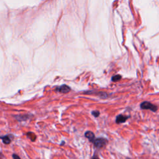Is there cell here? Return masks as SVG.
<instances>
[{"label": "cell", "mask_w": 159, "mask_h": 159, "mask_svg": "<svg viewBox=\"0 0 159 159\" xmlns=\"http://www.w3.org/2000/svg\"><path fill=\"white\" fill-rule=\"evenodd\" d=\"M100 112L98 111H92V114L95 118L98 117L99 115H100Z\"/></svg>", "instance_id": "9"}, {"label": "cell", "mask_w": 159, "mask_h": 159, "mask_svg": "<svg viewBox=\"0 0 159 159\" xmlns=\"http://www.w3.org/2000/svg\"><path fill=\"white\" fill-rule=\"evenodd\" d=\"M140 106L142 110H149L152 112H156L158 110L157 106L148 101H143L140 104Z\"/></svg>", "instance_id": "1"}, {"label": "cell", "mask_w": 159, "mask_h": 159, "mask_svg": "<svg viewBox=\"0 0 159 159\" xmlns=\"http://www.w3.org/2000/svg\"><path fill=\"white\" fill-rule=\"evenodd\" d=\"M56 90L62 93H67L70 91V88L66 85H63L57 87Z\"/></svg>", "instance_id": "3"}, {"label": "cell", "mask_w": 159, "mask_h": 159, "mask_svg": "<svg viewBox=\"0 0 159 159\" xmlns=\"http://www.w3.org/2000/svg\"><path fill=\"white\" fill-rule=\"evenodd\" d=\"M3 157V154L0 152V158H2Z\"/></svg>", "instance_id": "11"}, {"label": "cell", "mask_w": 159, "mask_h": 159, "mask_svg": "<svg viewBox=\"0 0 159 159\" xmlns=\"http://www.w3.org/2000/svg\"><path fill=\"white\" fill-rule=\"evenodd\" d=\"M94 146L98 148H101L104 147L106 145L108 144V140L104 138H98L94 139V141L93 142Z\"/></svg>", "instance_id": "2"}, {"label": "cell", "mask_w": 159, "mask_h": 159, "mask_svg": "<svg viewBox=\"0 0 159 159\" xmlns=\"http://www.w3.org/2000/svg\"><path fill=\"white\" fill-rule=\"evenodd\" d=\"M85 136L92 142H93L94 139H95V136H94L93 132H92V131L86 132L85 134Z\"/></svg>", "instance_id": "5"}, {"label": "cell", "mask_w": 159, "mask_h": 159, "mask_svg": "<svg viewBox=\"0 0 159 159\" xmlns=\"http://www.w3.org/2000/svg\"><path fill=\"white\" fill-rule=\"evenodd\" d=\"M126 159H131V158H127Z\"/></svg>", "instance_id": "13"}, {"label": "cell", "mask_w": 159, "mask_h": 159, "mask_svg": "<svg viewBox=\"0 0 159 159\" xmlns=\"http://www.w3.org/2000/svg\"><path fill=\"white\" fill-rule=\"evenodd\" d=\"M121 77H122V76H121V75H114V76H113L112 77L111 80H112V82H116L119 81V80L121 79Z\"/></svg>", "instance_id": "7"}, {"label": "cell", "mask_w": 159, "mask_h": 159, "mask_svg": "<svg viewBox=\"0 0 159 159\" xmlns=\"http://www.w3.org/2000/svg\"><path fill=\"white\" fill-rule=\"evenodd\" d=\"M13 159H21L20 157L18 155H16V154H14L13 155Z\"/></svg>", "instance_id": "10"}, {"label": "cell", "mask_w": 159, "mask_h": 159, "mask_svg": "<svg viewBox=\"0 0 159 159\" xmlns=\"http://www.w3.org/2000/svg\"><path fill=\"white\" fill-rule=\"evenodd\" d=\"M129 118V116H124L122 114H119L116 119V122L117 124H121V123H124Z\"/></svg>", "instance_id": "4"}, {"label": "cell", "mask_w": 159, "mask_h": 159, "mask_svg": "<svg viewBox=\"0 0 159 159\" xmlns=\"http://www.w3.org/2000/svg\"><path fill=\"white\" fill-rule=\"evenodd\" d=\"M27 136H28V137H29L32 141H34L35 140H36V135H35L33 132H28V133L27 134Z\"/></svg>", "instance_id": "8"}, {"label": "cell", "mask_w": 159, "mask_h": 159, "mask_svg": "<svg viewBox=\"0 0 159 159\" xmlns=\"http://www.w3.org/2000/svg\"><path fill=\"white\" fill-rule=\"evenodd\" d=\"M93 159H99L98 158H96V157H93Z\"/></svg>", "instance_id": "12"}, {"label": "cell", "mask_w": 159, "mask_h": 159, "mask_svg": "<svg viewBox=\"0 0 159 159\" xmlns=\"http://www.w3.org/2000/svg\"><path fill=\"white\" fill-rule=\"evenodd\" d=\"M0 139H2L3 142L4 144H10L11 139L10 138V137L9 136H0Z\"/></svg>", "instance_id": "6"}]
</instances>
